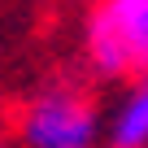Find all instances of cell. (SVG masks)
I'll return each mask as SVG.
<instances>
[{
	"instance_id": "cell-1",
	"label": "cell",
	"mask_w": 148,
	"mask_h": 148,
	"mask_svg": "<svg viewBox=\"0 0 148 148\" xmlns=\"http://www.w3.org/2000/svg\"><path fill=\"white\" fill-rule=\"evenodd\" d=\"M87 65L122 83L148 70V0H96L87 13Z\"/></svg>"
},
{
	"instance_id": "cell-2",
	"label": "cell",
	"mask_w": 148,
	"mask_h": 148,
	"mask_svg": "<svg viewBox=\"0 0 148 148\" xmlns=\"http://www.w3.org/2000/svg\"><path fill=\"white\" fill-rule=\"evenodd\" d=\"M18 135L26 148H96L100 113L79 87H48L22 109Z\"/></svg>"
},
{
	"instance_id": "cell-3",
	"label": "cell",
	"mask_w": 148,
	"mask_h": 148,
	"mask_svg": "<svg viewBox=\"0 0 148 148\" xmlns=\"http://www.w3.org/2000/svg\"><path fill=\"white\" fill-rule=\"evenodd\" d=\"M148 144V70L135 74L126 96L109 118V148H144Z\"/></svg>"
},
{
	"instance_id": "cell-4",
	"label": "cell",
	"mask_w": 148,
	"mask_h": 148,
	"mask_svg": "<svg viewBox=\"0 0 148 148\" xmlns=\"http://www.w3.org/2000/svg\"><path fill=\"white\" fill-rule=\"evenodd\" d=\"M144 148H148V144H144Z\"/></svg>"
}]
</instances>
